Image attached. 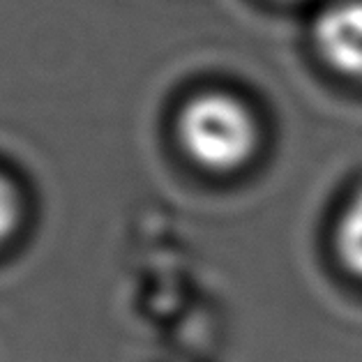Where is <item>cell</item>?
Returning a JSON list of instances; mask_svg holds the SVG:
<instances>
[{
  "instance_id": "obj_2",
  "label": "cell",
  "mask_w": 362,
  "mask_h": 362,
  "mask_svg": "<svg viewBox=\"0 0 362 362\" xmlns=\"http://www.w3.org/2000/svg\"><path fill=\"white\" fill-rule=\"evenodd\" d=\"M312 44L332 72L362 83V0L323 7L312 25Z\"/></svg>"
},
{
  "instance_id": "obj_3",
  "label": "cell",
  "mask_w": 362,
  "mask_h": 362,
  "mask_svg": "<svg viewBox=\"0 0 362 362\" xmlns=\"http://www.w3.org/2000/svg\"><path fill=\"white\" fill-rule=\"evenodd\" d=\"M332 245L339 266L356 279H362V187L353 192L339 210Z\"/></svg>"
},
{
  "instance_id": "obj_1",
  "label": "cell",
  "mask_w": 362,
  "mask_h": 362,
  "mask_svg": "<svg viewBox=\"0 0 362 362\" xmlns=\"http://www.w3.org/2000/svg\"><path fill=\"white\" fill-rule=\"evenodd\" d=\"M182 153L203 171L235 173L261 150V120L250 102L231 90H203L189 97L175 118Z\"/></svg>"
},
{
  "instance_id": "obj_4",
  "label": "cell",
  "mask_w": 362,
  "mask_h": 362,
  "mask_svg": "<svg viewBox=\"0 0 362 362\" xmlns=\"http://www.w3.org/2000/svg\"><path fill=\"white\" fill-rule=\"evenodd\" d=\"M21 222V199H19V192L16 187L0 175V245L7 243L16 226Z\"/></svg>"
}]
</instances>
